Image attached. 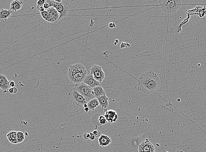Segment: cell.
<instances>
[{"label":"cell","instance_id":"1","mask_svg":"<svg viewBox=\"0 0 206 152\" xmlns=\"http://www.w3.org/2000/svg\"><path fill=\"white\" fill-rule=\"evenodd\" d=\"M160 85L159 77L153 71L142 74L138 80V90L146 94L158 90Z\"/></svg>","mask_w":206,"mask_h":152},{"label":"cell","instance_id":"2","mask_svg":"<svg viewBox=\"0 0 206 152\" xmlns=\"http://www.w3.org/2000/svg\"><path fill=\"white\" fill-rule=\"evenodd\" d=\"M87 71L84 65L77 63L69 66L67 76L70 82L77 84L82 83L87 76Z\"/></svg>","mask_w":206,"mask_h":152},{"label":"cell","instance_id":"3","mask_svg":"<svg viewBox=\"0 0 206 152\" xmlns=\"http://www.w3.org/2000/svg\"><path fill=\"white\" fill-rule=\"evenodd\" d=\"M162 10L168 14L176 12L181 7L182 2L180 0H160L159 1Z\"/></svg>","mask_w":206,"mask_h":152},{"label":"cell","instance_id":"4","mask_svg":"<svg viewBox=\"0 0 206 152\" xmlns=\"http://www.w3.org/2000/svg\"><path fill=\"white\" fill-rule=\"evenodd\" d=\"M73 90L78 92L84 97L87 103L92 99L95 98L93 94V89L83 82L75 85L73 88Z\"/></svg>","mask_w":206,"mask_h":152},{"label":"cell","instance_id":"5","mask_svg":"<svg viewBox=\"0 0 206 152\" xmlns=\"http://www.w3.org/2000/svg\"><path fill=\"white\" fill-rule=\"evenodd\" d=\"M52 7L57 10L60 14L59 21L66 16L70 10V5L67 1H63L61 3H58L56 0H52Z\"/></svg>","mask_w":206,"mask_h":152},{"label":"cell","instance_id":"6","mask_svg":"<svg viewBox=\"0 0 206 152\" xmlns=\"http://www.w3.org/2000/svg\"><path fill=\"white\" fill-rule=\"evenodd\" d=\"M90 74L95 80L101 83L105 78V73L101 66L94 65L90 69Z\"/></svg>","mask_w":206,"mask_h":152},{"label":"cell","instance_id":"7","mask_svg":"<svg viewBox=\"0 0 206 152\" xmlns=\"http://www.w3.org/2000/svg\"><path fill=\"white\" fill-rule=\"evenodd\" d=\"M68 95L70 96L73 101V104H76L77 106L82 108L84 104L87 103V101L84 97L76 91L73 90L71 93H69Z\"/></svg>","mask_w":206,"mask_h":152},{"label":"cell","instance_id":"8","mask_svg":"<svg viewBox=\"0 0 206 152\" xmlns=\"http://www.w3.org/2000/svg\"><path fill=\"white\" fill-rule=\"evenodd\" d=\"M138 150L148 152H155L156 149L154 146L148 139H145L138 146Z\"/></svg>","mask_w":206,"mask_h":152},{"label":"cell","instance_id":"9","mask_svg":"<svg viewBox=\"0 0 206 152\" xmlns=\"http://www.w3.org/2000/svg\"><path fill=\"white\" fill-rule=\"evenodd\" d=\"M104 116L106 118L107 123L112 124L115 122L118 119L117 113L113 110H109L105 111Z\"/></svg>","mask_w":206,"mask_h":152},{"label":"cell","instance_id":"10","mask_svg":"<svg viewBox=\"0 0 206 152\" xmlns=\"http://www.w3.org/2000/svg\"><path fill=\"white\" fill-rule=\"evenodd\" d=\"M0 88L2 90L4 94L9 92V90L10 89L9 85V81L5 75L1 74L0 76Z\"/></svg>","mask_w":206,"mask_h":152},{"label":"cell","instance_id":"11","mask_svg":"<svg viewBox=\"0 0 206 152\" xmlns=\"http://www.w3.org/2000/svg\"><path fill=\"white\" fill-rule=\"evenodd\" d=\"M83 82L92 89L100 86V83L95 80L93 76L91 74L87 75Z\"/></svg>","mask_w":206,"mask_h":152},{"label":"cell","instance_id":"12","mask_svg":"<svg viewBox=\"0 0 206 152\" xmlns=\"http://www.w3.org/2000/svg\"><path fill=\"white\" fill-rule=\"evenodd\" d=\"M98 144L101 147H106L111 144L112 139L108 136L105 135H101L98 138Z\"/></svg>","mask_w":206,"mask_h":152},{"label":"cell","instance_id":"13","mask_svg":"<svg viewBox=\"0 0 206 152\" xmlns=\"http://www.w3.org/2000/svg\"><path fill=\"white\" fill-rule=\"evenodd\" d=\"M47 11H48L51 18L53 19L54 23H56L59 21L60 14L55 8L51 7L48 10H47Z\"/></svg>","mask_w":206,"mask_h":152},{"label":"cell","instance_id":"14","mask_svg":"<svg viewBox=\"0 0 206 152\" xmlns=\"http://www.w3.org/2000/svg\"><path fill=\"white\" fill-rule=\"evenodd\" d=\"M23 4L22 1L19 0H14L12 1L10 4V10L13 12H17L20 10L23 7Z\"/></svg>","mask_w":206,"mask_h":152},{"label":"cell","instance_id":"15","mask_svg":"<svg viewBox=\"0 0 206 152\" xmlns=\"http://www.w3.org/2000/svg\"><path fill=\"white\" fill-rule=\"evenodd\" d=\"M98 102L99 103V106L104 109H106L109 106V98L106 95L101 96L99 97L98 99Z\"/></svg>","mask_w":206,"mask_h":152},{"label":"cell","instance_id":"16","mask_svg":"<svg viewBox=\"0 0 206 152\" xmlns=\"http://www.w3.org/2000/svg\"><path fill=\"white\" fill-rule=\"evenodd\" d=\"M93 94H94L95 98L98 99V97L101 96L106 95L105 90L101 86L95 87L93 89Z\"/></svg>","mask_w":206,"mask_h":152},{"label":"cell","instance_id":"17","mask_svg":"<svg viewBox=\"0 0 206 152\" xmlns=\"http://www.w3.org/2000/svg\"><path fill=\"white\" fill-rule=\"evenodd\" d=\"M13 12L11 10L5 9H2L0 12V19L6 22L9 18L10 17Z\"/></svg>","mask_w":206,"mask_h":152},{"label":"cell","instance_id":"18","mask_svg":"<svg viewBox=\"0 0 206 152\" xmlns=\"http://www.w3.org/2000/svg\"><path fill=\"white\" fill-rule=\"evenodd\" d=\"M7 138L10 143L13 144H18L17 139V131H12L8 133L7 135Z\"/></svg>","mask_w":206,"mask_h":152},{"label":"cell","instance_id":"19","mask_svg":"<svg viewBox=\"0 0 206 152\" xmlns=\"http://www.w3.org/2000/svg\"><path fill=\"white\" fill-rule=\"evenodd\" d=\"M88 108L90 111H94L95 109L99 105L98 100L96 98L92 99L87 103Z\"/></svg>","mask_w":206,"mask_h":152},{"label":"cell","instance_id":"20","mask_svg":"<svg viewBox=\"0 0 206 152\" xmlns=\"http://www.w3.org/2000/svg\"><path fill=\"white\" fill-rule=\"evenodd\" d=\"M40 14L43 19L46 21L49 22V23H54L53 19L51 18V16L47 10L42 12H40Z\"/></svg>","mask_w":206,"mask_h":152},{"label":"cell","instance_id":"21","mask_svg":"<svg viewBox=\"0 0 206 152\" xmlns=\"http://www.w3.org/2000/svg\"><path fill=\"white\" fill-rule=\"evenodd\" d=\"M25 139L24 134L22 132H17V139L18 144L24 141Z\"/></svg>","mask_w":206,"mask_h":152},{"label":"cell","instance_id":"22","mask_svg":"<svg viewBox=\"0 0 206 152\" xmlns=\"http://www.w3.org/2000/svg\"><path fill=\"white\" fill-rule=\"evenodd\" d=\"M98 122L99 125L100 126L101 125H105V124L107 123V121H106L105 116L101 115H98Z\"/></svg>","mask_w":206,"mask_h":152},{"label":"cell","instance_id":"23","mask_svg":"<svg viewBox=\"0 0 206 152\" xmlns=\"http://www.w3.org/2000/svg\"><path fill=\"white\" fill-rule=\"evenodd\" d=\"M83 139L85 141L89 142L90 140V132H86L83 135Z\"/></svg>","mask_w":206,"mask_h":152},{"label":"cell","instance_id":"24","mask_svg":"<svg viewBox=\"0 0 206 152\" xmlns=\"http://www.w3.org/2000/svg\"><path fill=\"white\" fill-rule=\"evenodd\" d=\"M18 89L16 87H14L10 88V89L9 90V92L10 94H16L18 92Z\"/></svg>","mask_w":206,"mask_h":152},{"label":"cell","instance_id":"25","mask_svg":"<svg viewBox=\"0 0 206 152\" xmlns=\"http://www.w3.org/2000/svg\"><path fill=\"white\" fill-rule=\"evenodd\" d=\"M92 133L94 134V136H95L96 138H99L101 136V132L99 130H95L93 131Z\"/></svg>","mask_w":206,"mask_h":152},{"label":"cell","instance_id":"26","mask_svg":"<svg viewBox=\"0 0 206 152\" xmlns=\"http://www.w3.org/2000/svg\"><path fill=\"white\" fill-rule=\"evenodd\" d=\"M46 0H39L37 2V6H43L46 3Z\"/></svg>","mask_w":206,"mask_h":152},{"label":"cell","instance_id":"27","mask_svg":"<svg viewBox=\"0 0 206 152\" xmlns=\"http://www.w3.org/2000/svg\"><path fill=\"white\" fill-rule=\"evenodd\" d=\"M121 48H127V47H130V45L128 43L126 42H123L120 46Z\"/></svg>","mask_w":206,"mask_h":152},{"label":"cell","instance_id":"28","mask_svg":"<svg viewBox=\"0 0 206 152\" xmlns=\"http://www.w3.org/2000/svg\"><path fill=\"white\" fill-rule=\"evenodd\" d=\"M37 9L40 12H42L46 11V9L43 6H37Z\"/></svg>","mask_w":206,"mask_h":152},{"label":"cell","instance_id":"29","mask_svg":"<svg viewBox=\"0 0 206 152\" xmlns=\"http://www.w3.org/2000/svg\"><path fill=\"white\" fill-rule=\"evenodd\" d=\"M9 85L11 88L14 87L16 86L15 82L13 80L9 81Z\"/></svg>","mask_w":206,"mask_h":152},{"label":"cell","instance_id":"30","mask_svg":"<svg viewBox=\"0 0 206 152\" xmlns=\"http://www.w3.org/2000/svg\"><path fill=\"white\" fill-rule=\"evenodd\" d=\"M90 140L91 141H93L94 140H95V136H94V134L93 133H91V132H90Z\"/></svg>","mask_w":206,"mask_h":152},{"label":"cell","instance_id":"31","mask_svg":"<svg viewBox=\"0 0 206 152\" xmlns=\"http://www.w3.org/2000/svg\"><path fill=\"white\" fill-rule=\"evenodd\" d=\"M43 7H44V8H45V9H46V10H48V9H49V8H50V6H49V4L47 3H46H46H45V4H44Z\"/></svg>","mask_w":206,"mask_h":152},{"label":"cell","instance_id":"32","mask_svg":"<svg viewBox=\"0 0 206 152\" xmlns=\"http://www.w3.org/2000/svg\"><path fill=\"white\" fill-rule=\"evenodd\" d=\"M109 27L111 29L114 28L116 27L115 24L114 23H110L109 25Z\"/></svg>","mask_w":206,"mask_h":152},{"label":"cell","instance_id":"33","mask_svg":"<svg viewBox=\"0 0 206 152\" xmlns=\"http://www.w3.org/2000/svg\"><path fill=\"white\" fill-rule=\"evenodd\" d=\"M84 111L86 112V113H87L88 112V111H90V109H89V108H84Z\"/></svg>","mask_w":206,"mask_h":152},{"label":"cell","instance_id":"34","mask_svg":"<svg viewBox=\"0 0 206 152\" xmlns=\"http://www.w3.org/2000/svg\"><path fill=\"white\" fill-rule=\"evenodd\" d=\"M83 107H84V108H88V106H87V103L84 104V106H83Z\"/></svg>","mask_w":206,"mask_h":152},{"label":"cell","instance_id":"35","mask_svg":"<svg viewBox=\"0 0 206 152\" xmlns=\"http://www.w3.org/2000/svg\"><path fill=\"white\" fill-rule=\"evenodd\" d=\"M175 152H185L183 151L182 150H178L177 151H175Z\"/></svg>","mask_w":206,"mask_h":152},{"label":"cell","instance_id":"36","mask_svg":"<svg viewBox=\"0 0 206 152\" xmlns=\"http://www.w3.org/2000/svg\"><path fill=\"white\" fill-rule=\"evenodd\" d=\"M138 152H145L143 151L138 150Z\"/></svg>","mask_w":206,"mask_h":152}]
</instances>
